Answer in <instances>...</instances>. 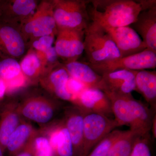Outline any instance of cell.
I'll use <instances>...</instances> for the list:
<instances>
[{
	"label": "cell",
	"mask_w": 156,
	"mask_h": 156,
	"mask_svg": "<svg viewBox=\"0 0 156 156\" xmlns=\"http://www.w3.org/2000/svg\"><path fill=\"white\" fill-rule=\"evenodd\" d=\"M156 4V1H89V18L103 27L130 26L141 11Z\"/></svg>",
	"instance_id": "6da1fadb"
},
{
	"label": "cell",
	"mask_w": 156,
	"mask_h": 156,
	"mask_svg": "<svg viewBox=\"0 0 156 156\" xmlns=\"http://www.w3.org/2000/svg\"><path fill=\"white\" fill-rule=\"evenodd\" d=\"M84 48L89 64H97L121 57L107 32L94 21L89 23L85 30Z\"/></svg>",
	"instance_id": "7a4b0ae2"
},
{
	"label": "cell",
	"mask_w": 156,
	"mask_h": 156,
	"mask_svg": "<svg viewBox=\"0 0 156 156\" xmlns=\"http://www.w3.org/2000/svg\"><path fill=\"white\" fill-rule=\"evenodd\" d=\"M23 119L36 123L41 128L50 125L61 108L58 100L41 95H30L18 101Z\"/></svg>",
	"instance_id": "3957f363"
},
{
	"label": "cell",
	"mask_w": 156,
	"mask_h": 156,
	"mask_svg": "<svg viewBox=\"0 0 156 156\" xmlns=\"http://www.w3.org/2000/svg\"><path fill=\"white\" fill-rule=\"evenodd\" d=\"M89 1H52L53 15L57 30L61 29L85 30L90 19L88 11Z\"/></svg>",
	"instance_id": "277c9868"
},
{
	"label": "cell",
	"mask_w": 156,
	"mask_h": 156,
	"mask_svg": "<svg viewBox=\"0 0 156 156\" xmlns=\"http://www.w3.org/2000/svg\"><path fill=\"white\" fill-rule=\"evenodd\" d=\"M20 30L25 41L57 34L52 1L41 2L34 14L20 25Z\"/></svg>",
	"instance_id": "5b68a950"
},
{
	"label": "cell",
	"mask_w": 156,
	"mask_h": 156,
	"mask_svg": "<svg viewBox=\"0 0 156 156\" xmlns=\"http://www.w3.org/2000/svg\"><path fill=\"white\" fill-rule=\"evenodd\" d=\"M119 127L112 118L84 112L83 156H87L101 140Z\"/></svg>",
	"instance_id": "8992f818"
},
{
	"label": "cell",
	"mask_w": 156,
	"mask_h": 156,
	"mask_svg": "<svg viewBox=\"0 0 156 156\" xmlns=\"http://www.w3.org/2000/svg\"><path fill=\"white\" fill-rule=\"evenodd\" d=\"M87 63L100 75L118 70L139 71L154 69L156 67V53L147 48L142 52L126 57H119L97 64Z\"/></svg>",
	"instance_id": "52a82bcc"
},
{
	"label": "cell",
	"mask_w": 156,
	"mask_h": 156,
	"mask_svg": "<svg viewBox=\"0 0 156 156\" xmlns=\"http://www.w3.org/2000/svg\"><path fill=\"white\" fill-rule=\"evenodd\" d=\"M85 30L61 29L57 30L55 43L58 56L67 62L76 61L84 51Z\"/></svg>",
	"instance_id": "ba28073f"
},
{
	"label": "cell",
	"mask_w": 156,
	"mask_h": 156,
	"mask_svg": "<svg viewBox=\"0 0 156 156\" xmlns=\"http://www.w3.org/2000/svg\"><path fill=\"white\" fill-rule=\"evenodd\" d=\"M103 27L116 46L120 57L134 55L147 49L139 35L130 26Z\"/></svg>",
	"instance_id": "9c48e42d"
},
{
	"label": "cell",
	"mask_w": 156,
	"mask_h": 156,
	"mask_svg": "<svg viewBox=\"0 0 156 156\" xmlns=\"http://www.w3.org/2000/svg\"><path fill=\"white\" fill-rule=\"evenodd\" d=\"M72 104L84 112L99 114L110 118L113 116L110 101L101 89L85 88L76 96Z\"/></svg>",
	"instance_id": "30bf717a"
},
{
	"label": "cell",
	"mask_w": 156,
	"mask_h": 156,
	"mask_svg": "<svg viewBox=\"0 0 156 156\" xmlns=\"http://www.w3.org/2000/svg\"><path fill=\"white\" fill-rule=\"evenodd\" d=\"M26 50L25 41L14 25L0 20V53L4 57L19 58Z\"/></svg>",
	"instance_id": "8fae6325"
},
{
	"label": "cell",
	"mask_w": 156,
	"mask_h": 156,
	"mask_svg": "<svg viewBox=\"0 0 156 156\" xmlns=\"http://www.w3.org/2000/svg\"><path fill=\"white\" fill-rule=\"evenodd\" d=\"M63 109L62 119L70 136L74 156H83L84 112L74 104L65 107Z\"/></svg>",
	"instance_id": "7c38bea8"
},
{
	"label": "cell",
	"mask_w": 156,
	"mask_h": 156,
	"mask_svg": "<svg viewBox=\"0 0 156 156\" xmlns=\"http://www.w3.org/2000/svg\"><path fill=\"white\" fill-rule=\"evenodd\" d=\"M137 71L121 69L104 73L101 75L102 91L128 95L136 91L135 75Z\"/></svg>",
	"instance_id": "4fadbf2b"
},
{
	"label": "cell",
	"mask_w": 156,
	"mask_h": 156,
	"mask_svg": "<svg viewBox=\"0 0 156 156\" xmlns=\"http://www.w3.org/2000/svg\"><path fill=\"white\" fill-rule=\"evenodd\" d=\"M38 5L34 0L1 1L0 20L13 25L19 21L20 25L34 14Z\"/></svg>",
	"instance_id": "5bb4252c"
},
{
	"label": "cell",
	"mask_w": 156,
	"mask_h": 156,
	"mask_svg": "<svg viewBox=\"0 0 156 156\" xmlns=\"http://www.w3.org/2000/svg\"><path fill=\"white\" fill-rule=\"evenodd\" d=\"M23 119L18 108V101H3L0 108V144L4 153L10 136Z\"/></svg>",
	"instance_id": "9a60e30c"
},
{
	"label": "cell",
	"mask_w": 156,
	"mask_h": 156,
	"mask_svg": "<svg viewBox=\"0 0 156 156\" xmlns=\"http://www.w3.org/2000/svg\"><path fill=\"white\" fill-rule=\"evenodd\" d=\"M130 27L139 35L147 49L156 53V4L141 11Z\"/></svg>",
	"instance_id": "2e32d148"
},
{
	"label": "cell",
	"mask_w": 156,
	"mask_h": 156,
	"mask_svg": "<svg viewBox=\"0 0 156 156\" xmlns=\"http://www.w3.org/2000/svg\"><path fill=\"white\" fill-rule=\"evenodd\" d=\"M53 156H74L70 136L63 120L47 126Z\"/></svg>",
	"instance_id": "e0dca14e"
},
{
	"label": "cell",
	"mask_w": 156,
	"mask_h": 156,
	"mask_svg": "<svg viewBox=\"0 0 156 156\" xmlns=\"http://www.w3.org/2000/svg\"><path fill=\"white\" fill-rule=\"evenodd\" d=\"M70 77L64 67H59L40 79L42 86L57 99L72 103L73 98L67 89Z\"/></svg>",
	"instance_id": "ac0fdd59"
},
{
	"label": "cell",
	"mask_w": 156,
	"mask_h": 156,
	"mask_svg": "<svg viewBox=\"0 0 156 156\" xmlns=\"http://www.w3.org/2000/svg\"><path fill=\"white\" fill-rule=\"evenodd\" d=\"M128 99L134 120L133 131L139 136L150 135L153 119L156 112L140 101L134 98L131 94L128 95Z\"/></svg>",
	"instance_id": "d6986e66"
},
{
	"label": "cell",
	"mask_w": 156,
	"mask_h": 156,
	"mask_svg": "<svg viewBox=\"0 0 156 156\" xmlns=\"http://www.w3.org/2000/svg\"><path fill=\"white\" fill-rule=\"evenodd\" d=\"M64 67L70 77L80 82L86 88L102 90V76L87 63L70 62Z\"/></svg>",
	"instance_id": "ffe728a7"
},
{
	"label": "cell",
	"mask_w": 156,
	"mask_h": 156,
	"mask_svg": "<svg viewBox=\"0 0 156 156\" xmlns=\"http://www.w3.org/2000/svg\"><path fill=\"white\" fill-rule=\"evenodd\" d=\"M37 131L30 122L24 119L13 131L8 141L6 151L9 156H15L24 149Z\"/></svg>",
	"instance_id": "44dd1931"
},
{
	"label": "cell",
	"mask_w": 156,
	"mask_h": 156,
	"mask_svg": "<svg viewBox=\"0 0 156 156\" xmlns=\"http://www.w3.org/2000/svg\"><path fill=\"white\" fill-rule=\"evenodd\" d=\"M104 92L110 101L112 112L114 117V119L119 126H128L130 127L129 130L133 131L134 128V120L128 99L129 94L122 95L108 91Z\"/></svg>",
	"instance_id": "7402d4cb"
},
{
	"label": "cell",
	"mask_w": 156,
	"mask_h": 156,
	"mask_svg": "<svg viewBox=\"0 0 156 156\" xmlns=\"http://www.w3.org/2000/svg\"><path fill=\"white\" fill-rule=\"evenodd\" d=\"M136 92L142 95L154 112L156 109V72L137 71L135 75Z\"/></svg>",
	"instance_id": "603a6c76"
},
{
	"label": "cell",
	"mask_w": 156,
	"mask_h": 156,
	"mask_svg": "<svg viewBox=\"0 0 156 156\" xmlns=\"http://www.w3.org/2000/svg\"><path fill=\"white\" fill-rule=\"evenodd\" d=\"M21 72L25 78L34 80L43 74V64L37 52L30 51L20 62Z\"/></svg>",
	"instance_id": "cb8c5ba5"
},
{
	"label": "cell",
	"mask_w": 156,
	"mask_h": 156,
	"mask_svg": "<svg viewBox=\"0 0 156 156\" xmlns=\"http://www.w3.org/2000/svg\"><path fill=\"white\" fill-rule=\"evenodd\" d=\"M138 136L131 130L124 131L112 147L108 156H130L134 140Z\"/></svg>",
	"instance_id": "d4e9b609"
},
{
	"label": "cell",
	"mask_w": 156,
	"mask_h": 156,
	"mask_svg": "<svg viewBox=\"0 0 156 156\" xmlns=\"http://www.w3.org/2000/svg\"><path fill=\"white\" fill-rule=\"evenodd\" d=\"M31 143L36 156L53 155L50 137L46 126L37 130L31 140Z\"/></svg>",
	"instance_id": "484cf974"
},
{
	"label": "cell",
	"mask_w": 156,
	"mask_h": 156,
	"mask_svg": "<svg viewBox=\"0 0 156 156\" xmlns=\"http://www.w3.org/2000/svg\"><path fill=\"white\" fill-rule=\"evenodd\" d=\"M22 74L20 65L15 58L2 57L0 59V78L5 82L14 80Z\"/></svg>",
	"instance_id": "4316f807"
},
{
	"label": "cell",
	"mask_w": 156,
	"mask_h": 156,
	"mask_svg": "<svg viewBox=\"0 0 156 156\" xmlns=\"http://www.w3.org/2000/svg\"><path fill=\"white\" fill-rule=\"evenodd\" d=\"M124 131L114 130L95 146L87 156H108L111 149Z\"/></svg>",
	"instance_id": "83f0119b"
},
{
	"label": "cell",
	"mask_w": 156,
	"mask_h": 156,
	"mask_svg": "<svg viewBox=\"0 0 156 156\" xmlns=\"http://www.w3.org/2000/svg\"><path fill=\"white\" fill-rule=\"evenodd\" d=\"M149 136L150 135L137 136L134 140L130 156H151Z\"/></svg>",
	"instance_id": "f1b7e54d"
},
{
	"label": "cell",
	"mask_w": 156,
	"mask_h": 156,
	"mask_svg": "<svg viewBox=\"0 0 156 156\" xmlns=\"http://www.w3.org/2000/svg\"><path fill=\"white\" fill-rule=\"evenodd\" d=\"M55 34L39 37L34 41L33 48L39 53H44L53 47Z\"/></svg>",
	"instance_id": "f546056e"
},
{
	"label": "cell",
	"mask_w": 156,
	"mask_h": 156,
	"mask_svg": "<svg viewBox=\"0 0 156 156\" xmlns=\"http://www.w3.org/2000/svg\"><path fill=\"white\" fill-rule=\"evenodd\" d=\"M37 53L41 61L43 66L48 62L53 64L56 63L57 61L58 56L54 47H52L44 53L37 52Z\"/></svg>",
	"instance_id": "4dcf8cb0"
},
{
	"label": "cell",
	"mask_w": 156,
	"mask_h": 156,
	"mask_svg": "<svg viewBox=\"0 0 156 156\" xmlns=\"http://www.w3.org/2000/svg\"><path fill=\"white\" fill-rule=\"evenodd\" d=\"M15 156H36L31 141L26 146L23 150Z\"/></svg>",
	"instance_id": "1f68e13d"
},
{
	"label": "cell",
	"mask_w": 156,
	"mask_h": 156,
	"mask_svg": "<svg viewBox=\"0 0 156 156\" xmlns=\"http://www.w3.org/2000/svg\"><path fill=\"white\" fill-rule=\"evenodd\" d=\"M6 93L5 82L0 78V100H3Z\"/></svg>",
	"instance_id": "d6a6232c"
},
{
	"label": "cell",
	"mask_w": 156,
	"mask_h": 156,
	"mask_svg": "<svg viewBox=\"0 0 156 156\" xmlns=\"http://www.w3.org/2000/svg\"><path fill=\"white\" fill-rule=\"evenodd\" d=\"M151 131L154 138H156V114L154 116L152 122L151 128Z\"/></svg>",
	"instance_id": "836d02e7"
},
{
	"label": "cell",
	"mask_w": 156,
	"mask_h": 156,
	"mask_svg": "<svg viewBox=\"0 0 156 156\" xmlns=\"http://www.w3.org/2000/svg\"><path fill=\"white\" fill-rule=\"evenodd\" d=\"M4 152H3L2 149L0 144V156H4Z\"/></svg>",
	"instance_id": "e575fe53"
},
{
	"label": "cell",
	"mask_w": 156,
	"mask_h": 156,
	"mask_svg": "<svg viewBox=\"0 0 156 156\" xmlns=\"http://www.w3.org/2000/svg\"><path fill=\"white\" fill-rule=\"evenodd\" d=\"M3 101H4L3 100H0V108H1V107H2V105L3 103Z\"/></svg>",
	"instance_id": "d590c367"
},
{
	"label": "cell",
	"mask_w": 156,
	"mask_h": 156,
	"mask_svg": "<svg viewBox=\"0 0 156 156\" xmlns=\"http://www.w3.org/2000/svg\"><path fill=\"white\" fill-rule=\"evenodd\" d=\"M2 57H3V56L1 55V53H0V59H1V58H2Z\"/></svg>",
	"instance_id": "8d00e7d4"
},
{
	"label": "cell",
	"mask_w": 156,
	"mask_h": 156,
	"mask_svg": "<svg viewBox=\"0 0 156 156\" xmlns=\"http://www.w3.org/2000/svg\"><path fill=\"white\" fill-rule=\"evenodd\" d=\"M53 156V155H47V156Z\"/></svg>",
	"instance_id": "74e56055"
},
{
	"label": "cell",
	"mask_w": 156,
	"mask_h": 156,
	"mask_svg": "<svg viewBox=\"0 0 156 156\" xmlns=\"http://www.w3.org/2000/svg\"><path fill=\"white\" fill-rule=\"evenodd\" d=\"M1 0H0V3H1Z\"/></svg>",
	"instance_id": "f35d334b"
}]
</instances>
